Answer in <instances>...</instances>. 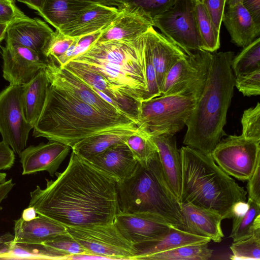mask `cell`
<instances>
[{
	"instance_id": "48",
	"label": "cell",
	"mask_w": 260,
	"mask_h": 260,
	"mask_svg": "<svg viewBox=\"0 0 260 260\" xmlns=\"http://www.w3.org/2000/svg\"><path fill=\"white\" fill-rule=\"evenodd\" d=\"M13 238L10 233L0 236V258L11 248Z\"/></svg>"
},
{
	"instance_id": "7",
	"label": "cell",
	"mask_w": 260,
	"mask_h": 260,
	"mask_svg": "<svg viewBox=\"0 0 260 260\" xmlns=\"http://www.w3.org/2000/svg\"><path fill=\"white\" fill-rule=\"evenodd\" d=\"M197 99L181 95H160L140 103L137 126L148 137L175 135L185 125Z\"/></svg>"
},
{
	"instance_id": "5",
	"label": "cell",
	"mask_w": 260,
	"mask_h": 260,
	"mask_svg": "<svg viewBox=\"0 0 260 260\" xmlns=\"http://www.w3.org/2000/svg\"><path fill=\"white\" fill-rule=\"evenodd\" d=\"M182 167L181 204H191L230 219L233 205L246 201L247 191L224 172L211 154L188 146L180 149Z\"/></svg>"
},
{
	"instance_id": "22",
	"label": "cell",
	"mask_w": 260,
	"mask_h": 260,
	"mask_svg": "<svg viewBox=\"0 0 260 260\" xmlns=\"http://www.w3.org/2000/svg\"><path fill=\"white\" fill-rule=\"evenodd\" d=\"M153 26L151 19L141 10L126 7L120 9L115 19L104 29L96 42L135 38L141 36Z\"/></svg>"
},
{
	"instance_id": "51",
	"label": "cell",
	"mask_w": 260,
	"mask_h": 260,
	"mask_svg": "<svg viewBox=\"0 0 260 260\" xmlns=\"http://www.w3.org/2000/svg\"><path fill=\"white\" fill-rule=\"evenodd\" d=\"M96 4L115 7L121 9L125 7L121 0H89Z\"/></svg>"
},
{
	"instance_id": "25",
	"label": "cell",
	"mask_w": 260,
	"mask_h": 260,
	"mask_svg": "<svg viewBox=\"0 0 260 260\" xmlns=\"http://www.w3.org/2000/svg\"><path fill=\"white\" fill-rule=\"evenodd\" d=\"M185 222V231L209 238L219 243L224 237L221 229L222 219L217 213L191 204H181Z\"/></svg>"
},
{
	"instance_id": "32",
	"label": "cell",
	"mask_w": 260,
	"mask_h": 260,
	"mask_svg": "<svg viewBox=\"0 0 260 260\" xmlns=\"http://www.w3.org/2000/svg\"><path fill=\"white\" fill-rule=\"evenodd\" d=\"M194 5L202 49L210 53L214 52L220 47V31L215 27L203 2L194 0Z\"/></svg>"
},
{
	"instance_id": "9",
	"label": "cell",
	"mask_w": 260,
	"mask_h": 260,
	"mask_svg": "<svg viewBox=\"0 0 260 260\" xmlns=\"http://www.w3.org/2000/svg\"><path fill=\"white\" fill-rule=\"evenodd\" d=\"M69 234L88 254L111 259H134L137 250L113 222L83 226H66Z\"/></svg>"
},
{
	"instance_id": "52",
	"label": "cell",
	"mask_w": 260,
	"mask_h": 260,
	"mask_svg": "<svg viewBox=\"0 0 260 260\" xmlns=\"http://www.w3.org/2000/svg\"><path fill=\"white\" fill-rule=\"evenodd\" d=\"M44 0H17V1L26 5L30 8L40 12Z\"/></svg>"
},
{
	"instance_id": "21",
	"label": "cell",
	"mask_w": 260,
	"mask_h": 260,
	"mask_svg": "<svg viewBox=\"0 0 260 260\" xmlns=\"http://www.w3.org/2000/svg\"><path fill=\"white\" fill-rule=\"evenodd\" d=\"M14 231L11 246L15 244L40 245L58 235L68 233L65 225L40 214L28 221L21 217L15 220Z\"/></svg>"
},
{
	"instance_id": "43",
	"label": "cell",
	"mask_w": 260,
	"mask_h": 260,
	"mask_svg": "<svg viewBox=\"0 0 260 260\" xmlns=\"http://www.w3.org/2000/svg\"><path fill=\"white\" fill-rule=\"evenodd\" d=\"M28 17L18 9L13 0H0V22L10 24Z\"/></svg>"
},
{
	"instance_id": "3",
	"label": "cell",
	"mask_w": 260,
	"mask_h": 260,
	"mask_svg": "<svg viewBox=\"0 0 260 260\" xmlns=\"http://www.w3.org/2000/svg\"><path fill=\"white\" fill-rule=\"evenodd\" d=\"M137 125L132 119L99 112L70 93L51 85L33 136L64 144L77 143L104 132Z\"/></svg>"
},
{
	"instance_id": "16",
	"label": "cell",
	"mask_w": 260,
	"mask_h": 260,
	"mask_svg": "<svg viewBox=\"0 0 260 260\" xmlns=\"http://www.w3.org/2000/svg\"><path fill=\"white\" fill-rule=\"evenodd\" d=\"M70 149L64 144L52 140L25 148L19 155L22 175L46 171L53 177Z\"/></svg>"
},
{
	"instance_id": "28",
	"label": "cell",
	"mask_w": 260,
	"mask_h": 260,
	"mask_svg": "<svg viewBox=\"0 0 260 260\" xmlns=\"http://www.w3.org/2000/svg\"><path fill=\"white\" fill-rule=\"evenodd\" d=\"M95 4L89 0H44L37 13L56 29H59Z\"/></svg>"
},
{
	"instance_id": "36",
	"label": "cell",
	"mask_w": 260,
	"mask_h": 260,
	"mask_svg": "<svg viewBox=\"0 0 260 260\" xmlns=\"http://www.w3.org/2000/svg\"><path fill=\"white\" fill-rule=\"evenodd\" d=\"M76 38L56 29L43 52L47 65L56 66L59 59L68 51Z\"/></svg>"
},
{
	"instance_id": "37",
	"label": "cell",
	"mask_w": 260,
	"mask_h": 260,
	"mask_svg": "<svg viewBox=\"0 0 260 260\" xmlns=\"http://www.w3.org/2000/svg\"><path fill=\"white\" fill-rule=\"evenodd\" d=\"M125 143L141 164L147 162L158 154L156 146L150 137L139 132L129 137Z\"/></svg>"
},
{
	"instance_id": "13",
	"label": "cell",
	"mask_w": 260,
	"mask_h": 260,
	"mask_svg": "<svg viewBox=\"0 0 260 260\" xmlns=\"http://www.w3.org/2000/svg\"><path fill=\"white\" fill-rule=\"evenodd\" d=\"M1 48L3 77L10 84L25 85L47 67L44 55L31 49L8 43Z\"/></svg>"
},
{
	"instance_id": "41",
	"label": "cell",
	"mask_w": 260,
	"mask_h": 260,
	"mask_svg": "<svg viewBox=\"0 0 260 260\" xmlns=\"http://www.w3.org/2000/svg\"><path fill=\"white\" fill-rule=\"evenodd\" d=\"M104 29L89 35L76 37L68 51L59 59L56 66L62 67L72 58L85 51L98 40Z\"/></svg>"
},
{
	"instance_id": "24",
	"label": "cell",
	"mask_w": 260,
	"mask_h": 260,
	"mask_svg": "<svg viewBox=\"0 0 260 260\" xmlns=\"http://www.w3.org/2000/svg\"><path fill=\"white\" fill-rule=\"evenodd\" d=\"M156 146L159 161L166 179L179 200L181 191L182 167L180 150L175 135L149 137Z\"/></svg>"
},
{
	"instance_id": "34",
	"label": "cell",
	"mask_w": 260,
	"mask_h": 260,
	"mask_svg": "<svg viewBox=\"0 0 260 260\" xmlns=\"http://www.w3.org/2000/svg\"><path fill=\"white\" fill-rule=\"evenodd\" d=\"M231 68L235 77L242 76L260 69V38L243 47L242 51L234 56Z\"/></svg>"
},
{
	"instance_id": "45",
	"label": "cell",
	"mask_w": 260,
	"mask_h": 260,
	"mask_svg": "<svg viewBox=\"0 0 260 260\" xmlns=\"http://www.w3.org/2000/svg\"><path fill=\"white\" fill-rule=\"evenodd\" d=\"M248 200L260 205V161L249 179L247 180Z\"/></svg>"
},
{
	"instance_id": "8",
	"label": "cell",
	"mask_w": 260,
	"mask_h": 260,
	"mask_svg": "<svg viewBox=\"0 0 260 260\" xmlns=\"http://www.w3.org/2000/svg\"><path fill=\"white\" fill-rule=\"evenodd\" d=\"M212 56L211 53L201 50L176 61L164 79L160 95H181L197 99L205 84Z\"/></svg>"
},
{
	"instance_id": "39",
	"label": "cell",
	"mask_w": 260,
	"mask_h": 260,
	"mask_svg": "<svg viewBox=\"0 0 260 260\" xmlns=\"http://www.w3.org/2000/svg\"><path fill=\"white\" fill-rule=\"evenodd\" d=\"M241 122V135L245 138L260 140V104L249 108L243 113Z\"/></svg>"
},
{
	"instance_id": "10",
	"label": "cell",
	"mask_w": 260,
	"mask_h": 260,
	"mask_svg": "<svg viewBox=\"0 0 260 260\" xmlns=\"http://www.w3.org/2000/svg\"><path fill=\"white\" fill-rule=\"evenodd\" d=\"M153 26L188 54L203 50L195 13L194 0H176L164 13L152 19Z\"/></svg>"
},
{
	"instance_id": "44",
	"label": "cell",
	"mask_w": 260,
	"mask_h": 260,
	"mask_svg": "<svg viewBox=\"0 0 260 260\" xmlns=\"http://www.w3.org/2000/svg\"><path fill=\"white\" fill-rule=\"evenodd\" d=\"M226 0H204L203 3L215 26L220 31Z\"/></svg>"
},
{
	"instance_id": "17",
	"label": "cell",
	"mask_w": 260,
	"mask_h": 260,
	"mask_svg": "<svg viewBox=\"0 0 260 260\" xmlns=\"http://www.w3.org/2000/svg\"><path fill=\"white\" fill-rule=\"evenodd\" d=\"M54 31L38 18L29 17L11 23L6 34V43L21 45L43 54Z\"/></svg>"
},
{
	"instance_id": "2",
	"label": "cell",
	"mask_w": 260,
	"mask_h": 260,
	"mask_svg": "<svg viewBox=\"0 0 260 260\" xmlns=\"http://www.w3.org/2000/svg\"><path fill=\"white\" fill-rule=\"evenodd\" d=\"M234 57L231 51L212 54L204 88L185 124L183 144L206 154L226 135L223 127L234 94Z\"/></svg>"
},
{
	"instance_id": "4",
	"label": "cell",
	"mask_w": 260,
	"mask_h": 260,
	"mask_svg": "<svg viewBox=\"0 0 260 260\" xmlns=\"http://www.w3.org/2000/svg\"><path fill=\"white\" fill-rule=\"evenodd\" d=\"M145 33L135 38L95 42L68 62L101 75L140 104L147 94Z\"/></svg>"
},
{
	"instance_id": "18",
	"label": "cell",
	"mask_w": 260,
	"mask_h": 260,
	"mask_svg": "<svg viewBox=\"0 0 260 260\" xmlns=\"http://www.w3.org/2000/svg\"><path fill=\"white\" fill-rule=\"evenodd\" d=\"M145 40L152 58L160 91L164 79L171 67L178 60L189 54L161 33L155 30L153 26L145 33Z\"/></svg>"
},
{
	"instance_id": "29",
	"label": "cell",
	"mask_w": 260,
	"mask_h": 260,
	"mask_svg": "<svg viewBox=\"0 0 260 260\" xmlns=\"http://www.w3.org/2000/svg\"><path fill=\"white\" fill-rule=\"evenodd\" d=\"M209 238L194 234L174 226L164 237L151 241L134 245L137 253L134 259L151 254L160 252L181 246L187 245L209 243Z\"/></svg>"
},
{
	"instance_id": "27",
	"label": "cell",
	"mask_w": 260,
	"mask_h": 260,
	"mask_svg": "<svg viewBox=\"0 0 260 260\" xmlns=\"http://www.w3.org/2000/svg\"><path fill=\"white\" fill-rule=\"evenodd\" d=\"M138 133L137 125L117 128L87 138L71 149L79 156L88 159L114 145L124 143L129 137Z\"/></svg>"
},
{
	"instance_id": "55",
	"label": "cell",
	"mask_w": 260,
	"mask_h": 260,
	"mask_svg": "<svg viewBox=\"0 0 260 260\" xmlns=\"http://www.w3.org/2000/svg\"><path fill=\"white\" fill-rule=\"evenodd\" d=\"M243 0H226L225 7H232L242 2Z\"/></svg>"
},
{
	"instance_id": "15",
	"label": "cell",
	"mask_w": 260,
	"mask_h": 260,
	"mask_svg": "<svg viewBox=\"0 0 260 260\" xmlns=\"http://www.w3.org/2000/svg\"><path fill=\"white\" fill-rule=\"evenodd\" d=\"M113 222L123 236L134 245L159 239L173 226L148 213L119 212Z\"/></svg>"
},
{
	"instance_id": "47",
	"label": "cell",
	"mask_w": 260,
	"mask_h": 260,
	"mask_svg": "<svg viewBox=\"0 0 260 260\" xmlns=\"http://www.w3.org/2000/svg\"><path fill=\"white\" fill-rule=\"evenodd\" d=\"M241 3L255 23L260 26V0H243Z\"/></svg>"
},
{
	"instance_id": "12",
	"label": "cell",
	"mask_w": 260,
	"mask_h": 260,
	"mask_svg": "<svg viewBox=\"0 0 260 260\" xmlns=\"http://www.w3.org/2000/svg\"><path fill=\"white\" fill-rule=\"evenodd\" d=\"M23 85L10 84L0 93V134L14 153L25 148L34 126L26 120L23 106Z\"/></svg>"
},
{
	"instance_id": "53",
	"label": "cell",
	"mask_w": 260,
	"mask_h": 260,
	"mask_svg": "<svg viewBox=\"0 0 260 260\" xmlns=\"http://www.w3.org/2000/svg\"><path fill=\"white\" fill-rule=\"evenodd\" d=\"M35 209L31 207H28L23 211L21 218L24 220H30L35 218L37 215Z\"/></svg>"
},
{
	"instance_id": "38",
	"label": "cell",
	"mask_w": 260,
	"mask_h": 260,
	"mask_svg": "<svg viewBox=\"0 0 260 260\" xmlns=\"http://www.w3.org/2000/svg\"><path fill=\"white\" fill-rule=\"evenodd\" d=\"M125 7L141 10L152 19L170 9L176 0H121Z\"/></svg>"
},
{
	"instance_id": "30",
	"label": "cell",
	"mask_w": 260,
	"mask_h": 260,
	"mask_svg": "<svg viewBox=\"0 0 260 260\" xmlns=\"http://www.w3.org/2000/svg\"><path fill=\"white\" fill-rule=\"evenodd\" d=\"M23 85L24 115L28 122L34 126L43 111L50 85L45 69L41 70L30 81Z\"/></svg>"
},
{
	"instance_id": "11",
	"label": "cell",
	"mask_w": 260,
	"mask_h": 260,
	"mask_svg": "<svg viewBox=\"0 0 260 260\" xmlns=\"http://www.w3.org/2000/svg\"><path fill=\"white\" fill-rule=\"evenodd\" d=\"M211 155L227 174L247 181L260 161V140L241 135L229 136L218 143Z\"/></svg>"
},
{
	"instance_id": "1",
	"label": "cell",
	"mask_w": 260,
	"mask_h": 260,
	"mask_svg": "<svg viewBox=\"0 0 260 260\" xmlns=\"http://www.w3.org/2000/svg\"><path fill=\"white\" fill-rule=\"evenodd\" d=\"M55 175L30 192L28 207L38 214L69 226L113 222L119 209L113 177L73 151L66 169Z\"/></svg>"
},
{
	"instance_id": "33",
	"label": "cell",
	"mask_w": 260,
	"mask_h": 260,
	"mask_svg": "<svg viewBox=\"0 0 260 260\" xmlns=\"http://www.w3.org/2000/svg\"><path fill=\"white\" fill-rule=\"evenodd\" d=\"M246 213L233 218V224L229 238L233 242L246 239L260 229V205L250 200Z\"/></svg>"
},
{
	"instance_id": "50",
	"label": "cell",
	"mask_w": 260,
	"mask_h": 260,
	"mask_svg": "<svg viewBox=\"0 0 260 260\" xmlns=\"http://www.w3.org/2000/svg\"><path fill=\"white\" fill-rule=\"evenodd\" d=\"M67 259H81V260H93V259H111V258L92 254H72L68 256Z\"/></svg>"
},
{
	"instance_id": "31",
	"label": "cell",
	"mask_w": 260,
	"mask_h": 260,
	"mask_svg": "<svg viewBox=\"0 0 260 260\" xmlns=\"http://www.w3.org/2000/svg\"><path fill=\"white\" fill-rule=\"evenodd\" d=\"M213 255L208 243L181 246L167 251L142 256L143 260H207Z\"/></svg>"
},
{
	"instance_id": "58",
	"label": "cell",
	"mask_w": 260,
	"mask_h": 260,
	"mask_svg": "<svg viewBox=\"0 0 260 260\" xmlns=\"http://www.w3.org/2000/svg\"><path fill=\"white\" fill-rule=\"evenodd\" d=\"M14 2H15L16 0H13Z\"/></svg>"
},
{
	"instance_id": "14",
	"label": "cell",
	"mask_w": 260,
	"mask_h": 260,
	"mask_svg": "<svg viewBox=\"0 0 260 260\" xmlns=\"http://www.w3.org/2000/svg\"><path fill=\"white\" fill-rule=\"evenodd\" d=\"M45 72L51 85L70 93L99 112L110 116L128 117L65 68L47 65Z\"/></svg>"
},
{
	"instance_id": "20",
	"label": "cell",
	"mask_w": 260,
	"mask_h": 260,
	"mask_svg": "<svg viewBox=\"0 0 260 260\" xmlns=\"http://www.w3.org/2000/svg\"><path fill=\"white\" fill-rule=\"evenodd\" d=\"M87 160L113 177L117 182L131 177L139 164L125 142L114 145Z\"/></svg>"
},
{
	"instance_id": "23",
	"label": "cell",
	"mask_w": 260,
	"mask_h": 260,
	"mask_svg": "<svg viewBox=\"0 0 260 260\" xmlns=\"http://www.w3.org/2000/svg\"><path fill=\"white\" fill-rule=\"evenodd\" d=\"M120 12V9L115 7L95 4L58 30L73 37L89 35L107 28Z\"/></svg>"
},
{
	"instance_id": "56",
	"label": "cell",
	"mask_w": 260,
	"mask_h": 260,
	"mask_svg": "<svg viewBox=\"0 0 260 260\" xmlns=\"http://www.w3.org/2000/svg\"><path fill=\"white\" fill-rule=\"evenodd\" d=\"M6 176V173L0 172V182L5 181Z\"/></svg>"
},
{
	"instance_id": "42",
	"label": "cell",
	"mask_w": 260,
	"mask_h": 260,
	"mask_svg": "<svg viewBox=\"0 0 260 260\" xmlns=\"http://www.w3.org/2000/svg\"><path fill=\"white\" fill-rule=\"evenodd\" d=\"M235 86L244 96L260 94V69L248 74L235 77Z\"/></svg>"
},
{
	"instance_id": "35",
	"label": "cell",
	"mask_w": 260,
	"mask_h": 260,
	"mask_svg": "<svg viewBox=\"0 0 260 260\" xmlns=\"http://www.w3.org/2000/svg\"><path fill=\"white\" fill-rule=\"evenodd\" d=\"M232 260L260 259V229L252 236L243 240L234 241L230 246Z\"/></svg>"
},
{
	"instance_id": "54",
	"label": "cell",
	"mask_w": 260,
	"mask_h": 260,
	"mask_svg": "<svg viewBox=\"0 0 260 260\" xmlns=\"http://www.w3.org/2000/svg\"><path fill=\"white\" fill-rule=\"evenodd\" d=\"M9 25L0 22V42L5 38Z\"/></svg>"
},
{
	"instance_id": "19",
	"label": "cell",
	"mask_w": 260,
	"mask_h": 260,
	"mask_svg": "<svg viewBox=\"0 0 260 260\" xmlns=\"http://www.w3.org/2000/svg\"><path fill=\"white\" fill-rule=\"evenodd\" d=\"M62 67L88 85L92 89L104 93L125 115L137 123L140 104L121 92L101 75L67 62Z\"/></svg>"
},
{
	"instance_id": "59",
	"label": "cell",
	"mask_w": 260,
	"mask_h": 260,
	"mask_svg": "<svg viewBox=\"0 0 260 260\" xmlns=\"http://www.w3.org/2000/svg\"></svg>"
},
{
	"instance_id": "46",
	"label": "cell",
	"mask_w": 260,
	"mask_h": 260,
	"mask_svg": "<svg viewBox=\"0 0 260 260\" xmlns=\"http://www.w3.org/2000/svg\"><path fill=\"white\" fill-rule=\"evenodd\" d=\"M14 152L3 141L0 142V171L10 169L15 162Z\"/></svg>"
},
{
	"instance_id": "57",
	"label": "cell",
	"mask_w": 260,
	"mask_h": 260,
	"mask_svg": "<svg viewBox=\"0 0 260 260\" xmlns=\"http://www.w3.org/2000/svg\"><path fill=\"white\" fill-rule=\"evenodd\" d=\"M198 1H200L201 2H203L204 0H198Z\"/></svg>"
},
{
	"instance_id": "6",
	"label": "cell",
	"mask_w": 260,
	"mask_h": 260,
	"mask_svg": "<svg viewBox=\"0 0 260 260\" xmlns=\"http://www.w3.org/2000/svg\"><path fill=\"white\" fill-rule=\"evenodd\" d=\"M117 190L119 212L150 213L184 231L181 203L166 179L158 154L139 162L131 177L117 182Z\"/></svg>"
},
{
	"instance_id": "40",
	"label": "cell",
	"mask_w": 260,
	"mask_h": 260,
	"mask_svg": "<svg viewBox=\"0 0 260 260\" xmlns=\"http://www.w3.org/2000/svg\"><path fill=\"white\" fill-rule=\"evenodd\" d=\"M42 245L62 252L68 256L72 254H88L85 249L68 233L52 238L44 242Z\"/></svg>"
},
{
	"instance_id": "26",
	"label": "cell",
	"mask_w": 260,
	"mask_h": 260,
	"mask_svg": "<svg viewBox=\"0 0 260 260\" xmlns=\"http://www.w3.org/2000/svg\"><path fill=\"white\" fill-rule=\"evenodd\" d=\"M222 22L231 41L237 46L245 47L259 36L260 26L255 23L241 2L225 8Z\"/></svg>"
},
{
	"instance_id": "49",
	"label": "cell",
	"mask_w": 260,
	"mask_h": 260,
	"mask_svg": "<svg viewBox=\"0 0 260 260\" xmlns=\"http://www.w3.org/2000/svg\"><path fill=\"white\" fill-rule=\"evenodd\" d=\"M15 184L12 179L0 182V204L8 197ZM2 209V208L0 207V210Z\"/></svg>"
}]
</instances>
